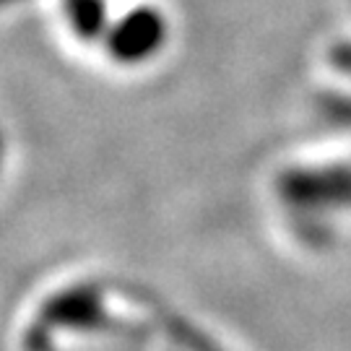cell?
<instances>
[{
	"mask_svg": "<svg viewBox=\"0 0 351 351\" xmlns=\"http://www.w3.org/2000/svg\"><path fill=\"white\" fill-rule=\"evenodd\" d=\"M177 351H224V349H221V346H216V343L203 333V336H198L193 343H188L185 349H177Z\"/></svg>",
	"mask_w": 351,
	"mask_h": 351,
	"instance_id": "8992f818",
	"label": "cell"
},
{
	"mask_svg": "<svg viewBox=\"0 0 351 351\" xmlns=\"http://www.w3.org/2000/svg\"><path fill=\"white\" fill-rule=\"evenodd\" d=\"M71 16V26L84 39H97L107 32V11L104 0H65Z\"/></svg>",
	"mask_w": 351,
	"mask_h": 351,
	"instance_id": "3957f363",
	"label": "cell"
},
{
	"mask_svg": "<svg viewBox=\"0 0 351 351\" xmlns=\"http://www.w3.org/2000/svg\"><path fill=\"white\" fill-rule=\"evenodd\" d=\"M317 107L330 125L351 130V94H323Z\"/></svg>",
	"mask_w": 351,
	"mask_h": 351,
	"instance_id": "277c9868",
	"label": "cell"
},
{
	"mask_svg": "<svg viewBox=\"0 0 351 351\" xmlns=\"http://www.w3.org/2000/svg\"><path fill=\"white\" fill-rule=\"evenodd\" d=\"M330 63H333V68L339 71V73L349 75L351 78V42L349 39H343V42H336L333 47H330Z\"/></svg>",
	"mask_w": 351,
	"mask_h": 351,
	"instance_id": "5b68a950",
	"label": "cell"
},
{
	"mask_svg": "<svg viewBox=\"0 0 351 351\" xmlns=\"http://www.w3.org/2000/svg\"><path fill=\"white\" fill-rule=\"evenodd\" d=\"M167 19L162 11L141 5L117 19L107 32V50L117 63L136 65L151 60L167 42Z\"/></svg>",
	"mask_w": 351,
	"mask_h": 351,
	"instance_id": "7a4b0ae2",
	"label": "cell"
},
{
	"mask_svg": "<svg viewBox=\"0 0 351 351\" xmlns=\"http://www.w3.org/2000/svg\"><path fill=\"white\" fill-rule=\"evenodd\" d=\"M5 159H8V141H5V133L0 130V175H3V167H5Z\"/></svg>",
	"mask_w": 351,
	"mask_h": 351,
	"instance_id": "52a82bcc",
	"label": "cell"
},
{
	"mask_svg": "<svg viewBox=\"0 0 351 351\" xmlns=\"http://www.w3.org/2000/svg\"><path fill=\"white\" fill-rule=\"evenodd\" d=\"M278 198L297 216H330L351 208V164L289 167L276 180Z\"/></svg>",
	"mask_w": 351,
	"mask_h": 351,
	"instance_id": "6da1fadb",
	"label": "cell"
}]
</instances>
